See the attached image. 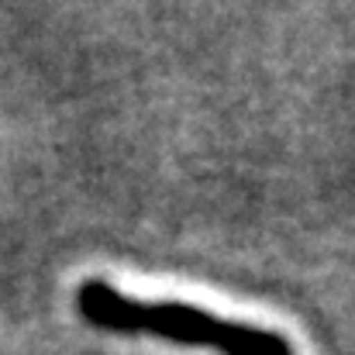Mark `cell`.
I'll return each mask as SVG.
<instances>
[{
    "mask_svg": "<svg viewBox=\"0 0 355 355\" xmlns=\"http://www.w3.org/2000/svg\"><path fill=\"white\" fill-rule=\"evenodd\" d=\"M76 307L87 324L104 331H141L176 345H204L225 355H293L290 342L276 331L214 318L180 300H135L104 279H87L76 290Z\"/></svg>",
    "mask_w": 355,
    "mask_h": 355,
    "instance_id": "cell-1",
    "label": "cell"
}]
</instances>
